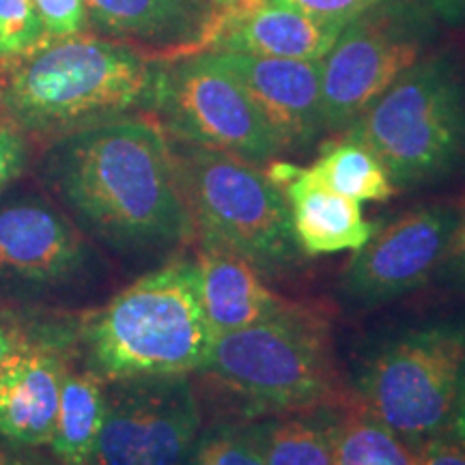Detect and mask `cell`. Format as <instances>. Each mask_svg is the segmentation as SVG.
<instances>
[{
	"label": "cell",
	"mask_w": 465,
	"mask_h": 465,
	"mask_svg": "<svg viewBox=\"0 0 465 465\" xmlns=\"http://www.w3.org/2000/svg\"><path fill=\"white\" fill-rule=\"evenodd\" d=\"M433 37L435 17L420 0H381L353 17L322 58L325 134L345 132L427 56Z\"/></svg>",
	"instance_id": "cell-9"
},
{
	"label": "cell",
	"mask_w": 465,
	"mask_h": 465,
	"mask_svg": "<svg viewBox=\"0 0 465 465\" xmlns=\"http://www.w3.org/2000/svg\"><path fill=\"white\" fill-rule=\"evenodd\" d=\"M194 261L203 308L216 336L267 322L291 304L267 287L257 267L229 250L199 246Z\"/></svg>",
	"instance_id": "cell-18"
},
{
	"label": "cell",
	"mask_w": 465,
	"mask_h": 465,
	"mask_svg": "<svg viewBox=\"0 0 465 465\" xmlns=\"http://www.w3.org/2000/svg\"><path fill=\"white\" fill-rule=\"evenodd\" d=\"M336 465H416V455L392 429L353 397L334 407Z\"/></svg>",
	"instance_id": "cell-21"
},
{
	"label": "cell",
	"mask_w": 465,
	"mask_h": 465,
	"mask_svg": "<svg viewBox=\"0 0 465 465\" xmlns=\"http://www.w3.org/2000/svg\"><path fill=\"white\" fill-rule=\"evenodd\" d=\"M48 42L33 0H0V63L26 56Z\"/></svg>",
	"instance_id": "cell-25"
},
{
	"label": "cell",
	"mask_w": 465,
	"mask_h": 465,
	"mask_svg": "<svg viewBox=\"0 0 465 465\" xmlns=\"http://www.w3.org/2000/svg\"><path fill=\"white\" fill-rule=\"evenodd\" d=\"M153 84L155 61L143 52L78 33L0 63V114L28 138L52 143L104 121L149 113Z\"/></svg>",
	"instance_id": "cell-2"
},
{
	"label": "cell",
	"mask_w": 465,
	"mask_h": 465,
	"mask_svg": "<svg viewBox=\"0 0 465 465\" xmlns=\"http://www.w3.org/2000/svg\"><path fill=\"white\" fill-rule=\"evenodd\" d=\"M332 416L322 407L250 420L265 465H336Z\"/></svg>",
	"instance_id": "cell-20"
},
{
	"label": "cell",
	"mask_w": 465,
	"mask_h": 465,
	"mask_svg": "<svg viewBox=\"0 0 465 465\" xmlns=\"http://www.w3.org/2000/svg\"><path fill=\"white\" fill-rule=\"evenodd\" d=\"M243 86L281 138L284 151H306L325 134L322 114V61L209 52Z\"/></svg>",
	"instance_id": "cell-13"
},
{
	"label": "cell",
	"mask_w": 465,
	"mask_h": 465,
	"mask_svg": "<svg viewBox=\"0 0 465 465\" xmlns=\"http://www.w3.org/2000/svg\"><path fill=\"white\" fill-rule=\"evenodd\" d=\"M446 435H450V440H455V441H459V444L465 446V388H463L461 399H459L457 411H455V416H452V422H450Z\"/></svg>",
	"instance_id": "cell-33"
},
{
	"label": "cell",
	"mask_w": 465,
	"mask_h": 465,
	"mask_svg": "<svg viewBox=\"0 0 465 465\" xmlns=\"http://www.w3.org/2000/svg\"><path fill=\"white\" fill-rule=\"evenodd\" d=\"M381 162L397 190L465 171V74L452 52L427 54L339 134Z\"/></svg>",
	"instance_id": "cell-5"
},
{
	"label": "cell",
	"mask_w": 465,
	"mask_h": 465,
	"mask_svg": "<svg viewBox=\"0 0 465 465\" xmlns=\"http://www.w3.org/2000/svg\"><path fill=\"white\" fill-rule=\"evenodd\" d=\"M185 465H265L252 422H218L203 429Z\"/></svg>",
	"instance_id": "cell-23"
},
{
	"label": "cell",
	"mask_w": 465,
	"mask_h": 465,
	"mask_svg": "<svg viewBox=\"0 0 465 465\" xmlns=\"http://www.w3.org/2000/svg\"><path fill=\"white\" fill-rule=\"evenodd\" d=\"M102 274L93 242L37 192L0 196V304L56 311Z\"/></svg>",
	"instance_id": "cell-8"
},
{
	"label": "cell",
	"mask_w": 465,
	"mask_h": 465,
	"mask_svg": "<svg viewBox=\"0 0 465 465\" xmlns=\"http://www.w3.org/2000/svg\"><path fill=\"white\" fill-rule=\"evenodd\" d=\"M342 28L317 20L291 0H263L248 14L226 20L207 52L322 61Z\"/></svg>",
	"instance_id": "cell-17"
},
{
	"label": "cell",
	"mask_w": 465,
	"mask_h": 465,
	"mask_svg": "<svg viewBox=\"0 0 465 465\" xmlns=\"http://www.w3.org/2000/svg\"><path fill=\"white\" fill-rule=\"evenodd\" d=\"M78 323H42L22 317L15 306L0 304V366L37 347H75Z\"/></svg>",
	"instance_id": "cell-24"
},
{
	"label": "cell",
	"mask_w": 465,
	"mask_h": 465,
	"mask_svg": "<svg viewBox=\"0 0 465 465\" xmlns=\"http://www.w3.org/2000/svg\"><path fill=\"white\" fill-rule=\"evenodd\" d=\"M0 465H48L39 459H33L28 455H22L20 450L9 449V446H0Z\"/></svg>",
	"instance_id": "cell-34"
},
{
	"label": "cell",
	"mask_w": 465,
	"mask_h": 465,
	"mask_svg": "<svg viewBox=\"0 0 465 465\" xmlns=\"http://www.w3.org/2000/svg\"><path fill=\"white\" fill-rule=\"evenodd\" d=\"M416 465H465V446L450 438H433L418 449Z\"/></svg>",
	"instance_id": "cell-30"
},
{
	"label": "cell",
	"mask_w": 465,
	"mask_h": 465,
	"mask_svg": "<svg viewBox=\"0 0 465 465\" xmlns=\"http://www.w3.org/2000/svg\"><path fill=\"white\" fill-rule=\"evenodd\" d=\"M265 173L284 192L293 237L304 257L358 250L377 231V224L362 216L360 203L330 190L311 166L274 160Z\"/></svg>",
	"instance_id": "cell-15"
},
{
	"label": "cell",
	"mask_w": 465,
	"mask_h": 465,
	"mask_svg": "<svg viewBox=\"0 0 465 465\" xmlns=\"http://www.w3.org/2000/svg\"><path fill=\"white\" fill-rule=\"evenodd\" d=\"M86 22L151 61L212 48L223 20L212 0H84Z\"/></svg>",
	"instance_id": "cell-14"
},
{
	"label": "cell",
	"mask_w": 465,
	"mask_h": 465,
	"mask_svg": "<svg viewBox=\"0 0 465 465\" xmlns=\"http://www.w3.org/2000/svg\"><path fill=\"white\" fill-rule=\"evenodd\" d=\"M33 5L42 17L48 39L72 37V35L84 31V0H33Z\"/></svg>",
	"instance_id": "cell-27"
},
{
	"label": "cell",
	"mask_w": 465,
	"mask_h": 465,
	"mask_svg": "<svg viewBox=\"0 0 465 465\" xmlns=\"http://www.w3.org/2000/svg\"><path fill=\"white\" fill-rule=\"evenodd\" d=\"M31 158V138L14 121L0 114V196L14 188Z\"/></svg>",
	"instance_id": "cell-26"
},
{
	"label": "cell",
	"mask_w": 465,
	"mask_h": 465,
	"mask_svg": "<svg viewBox=\"0 0 465 465\" xmlns=\"http://www.w3.org/2000/svg\"><path fill=\"white\" fill-rule=\"evenodd\" d=\"M461 209L429 203L401 213L373 232L341 274L349 304L373 308L403 298L438 274Z\"/></svg>",
	"instance_id": "cell-12"
},
{
	"label": "cell",
	"mask_w": 465,
	"mask_h": 465,
	"mask_svg": "<svg viewBox=\"0 0 465 465\" xmlns=\"http://www.w3.org/2000/svg\"><path fill=\"white\" fill-rule=\"evenodd\" d=\"M291 3L315 15L317 20L345 28L353 17H358L362 11L381 3V0H291Z\"/></svg>",
	"instance_id": "cell-28"
},
{
	"label": "cell",
	"mask_w": 465,
	"mask_h": 465,
	"mask_svg": "<svg viewBox=\"0 0 465 465\" xmlns=\"http://www.w3.org/2000/svg\"><path fill=\"white\" fill-rule=\"evenodd\" d=\"M168 141L199 246L229 250L261 274L281 276L300 267L306 257L293 237L287 199L263 166Z\"/></svg>",
	"instance_id": "cell-6"
},
{
	"label": "cell",
	"mask_w": 465,
	"mask_h": 465,
	"mask_svg": "<svg viewBox=\"0 0 465 465\" xmlns=\"http://www.w3.org/2000/svg\"><path fill=\"white\" fill-rule=\"evenodd\" d=\"M106 383V414L91 465H185L203 431L192 375Z\"/></svg>",
	"instance_id": "cell-11"
},
{
	"label": "cell",
	"mask_w": 465,
	"mask_h": 465,
	"mask_svg": "<svg viewBox=\"0 0 465 465\" xmlns=\"http://www.w3.org/2000/svg\"><path fill=\"white\" fill-rule=\"evenodd\" d=\"M106 414V383L89 369L67 366L50 449L56 465H91Z\"/></svg>",
	"instance_id": "cell-19"
},
{
	"label": "cell",
	"mask_w": 465,
	"mask_h": 465,
	"mask_svg": "<svg viewBox=\"0 0 465 465\" xmlns=\"http://www.w3.org/2000/svg\"><path fill=\"white\" fill-rule=\"evenodd\" d=\"M465 388V317L403 330L366 358L356 399L418 450L449 431Z\"/></svg>",
	"instance_id": "cell-7"
},
{
	"label": "cell",
	"mask_w": 465,
	"mask_h": 465,
	"mask_svg": "<svg viewBox=\"0 0 465 465\" xmlns=\"http://www.w3.org/2000/svg\"><path fill=\"white\" fill-rule=\"evenodd\" d=\"M149 114L168 138L265 166L284 153L254 102L209 52L155 61Z\"/></svg>",
	"instance_id": "cell-10"
},
{
	"label": "cell",
	"mask_w": 465,
	"mask_h": 465,
	"mask_svg": "<svg viewBox=\"0 0 465 465\" xmlns=\"http://www.w3.org/2000/svg\"><path fill=\"white\" fill-rule=\"evenodd\" d=\"M261 3H263V0H212V5L216 7V11L220 14V20H223V25L226 20H232V17H240L243 14H248V11L259 7ZM220 28H223V26H220Z\"/></svg>",
	"instance_id": "cell-32"
},
{
	"label": "cell",
	"mask_w": 465,
	"mask_h": 465,
	"mask_svg": "<svg viewBox=\"0 0 465 465\" xmlns=\"http://www.w3.org/2000/svg\"><path fill=\"white\" fill-rule=\"evenodd\" d=\"M438 274L452 287L465 289V209L459 212L455 231H452L449 250L441 261Z\"/></svg>",
	"instance_id": "cell-29"
},
{
	"label": "cell",
	"mask_w": 465,
	"mask_h": 465,
	"mask_svg": "<svg viewBox=\"0 0 465 465\" xmlns=\"http://www.w3.org/2000/svg\"><path fill=\"white\" fill-rule=\"evenodd\" d=\"M199 375L246 420L345 405L330 319L291 302L250 328L218 334Z\"/></svg>",
	"instance_id": "cell-4"
},
{
	"label": "cell",
	"mask_w": 465,
	"mask_h": 465,
	"mask_svg": "<svg viewBox=\"0 0 465 465\" xmlns=\"http://www.w3.org/2000/svg\"><path fill=\"white\" fill-rule=\"evenodd\" d=\"M213 339L196 261L173 257L78 322L75 356L104 381L194 375Z\"/></svg>",
	"instance_id": "cell-3"
},
{
	"label": "cell",
	"mask_w": 465,
	"mask_h": 465,
	"mask_svg": "<svg viewBox=\"0 0 465 465\" xmlns=\"http://www.w3.org/2000/svg\"><path fill=\"white\" fill-rule=\"evenodd\" d=\"M311 171L330 190L339 192L360 205L362 203H383L392 199L397 192L386 168L369 149L341 136L339 141L325 144Z\"/></svg>",
	"instance_id": "cell-22"
},
{
	"label": "cell",
	"mask_w": 465,
	"mask_h": 465,
	"mask_svg": "<svg viewBox=\"0 0 465 465\" xmlns=\"http://www.w3.org/2000/svg\"><path fill=\"white\" fill-rule=\"evenodd\" d=\"M42 182L72 223L119 259L168 257L194 240L171 141L149 113L52 141Z\"/></svg>",
	"instance_id": "cell-1"
},
{
	"label": "cell",
	"mask_w": 465,
	"mask_h": 465,
	"mask_svg": "<svg viewBox=\"0 0 465 465\" xmlns=\"http://www.w3.org/2000/svg\"><path fill=\"white\" fill-rule=\"evenodd\" d=\"M435 22L446 26L465 25V0H420Z\"/></svg>",
	"instance_id": "cell-31"
},
{
	"label": "cell",
	"mask_w": 465,
	"mask_h": 465,
	"mask_svg": "<svg viewBox=\"0 0 465 465\" xmlns=\"http://www.w3.org/2000/svg\"><path fill=\"white\" fill-rule=\"evenodd\" d=\"M74 353L75 347H37L0 366V438L17 449L50 446Z\"/></svg>",
	"instance_id": "cell-16"
}]
</instances>
